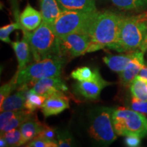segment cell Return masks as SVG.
Here are the masks:
<instances>
[{
  "instance_id": "9c48e42d",
  "label": "cell",
  "mask_w": 147,
  "mask_h": 147,
  "mask_svg": "<svg viewBox=\"0 0 147 147\" xmlns=\"http://www.w3.org/2000/svg\"><path fill=\"white\" fill-rule=\"evenodd\" d=\"M111 84V82L106 81L101 76L98 69L93 78L84 81H78L75 84L74 88L77 93L85 98L95 100L100 96L103 89Z\"/></svg>"
},
{
  "instance_id": "f1b7e54d",
  "label": "cell",
  "mask_w": 147,
  "mask_h": 147,
  "mask_svg": "<svg viewBox=\"0 0 147 147\" xmlns=\"http://www.w3.org/2000/svg\"><path fill=\"white\" fill-rule=\"evenodd\" d=\"M57 141L58 146L67 147L73 146V138L68 131H62L57 133Z\"/></svg>"
},
{
  "instance_id": "484cf974",
  "label": "cell",
  "mask_w": 147,
  "mask_h": 147,
  "mask_svg": "<svg viewBox=\"0 0 147 147\" xmlns=\"http://www.w3.org/2000/svg\"><path fill=\"white\" fill-rule=\"evenodd\" d=\"M16 22L12 23L9 25H5L1 27L0 29V39L5 43H11L10 39V35L12 32L16 29H21L23 30V27H22L21 23L19 21V17L16 16Z\"/></svg>"
},
{
  "instance_id": "9a60e30c",
  "label": "cell",
  "mask_w": 147,
  "mask_h": 147,
  "mask_svg": "<svg viewBox=\"0 0 147 147\" xmlns=\"http://www.w3.org/2000/svg\"><path fill=\"white\" fill-rule=\"evenodd\" d=\"M11 45L15 52L18 61V71L25 68L27 64L31 61V51L30 45L26 37L23 36L21 41L11 42Z\"/></svg>"
},
{
  "instance_id": "836d02e7",
  "label": "cell",
  "mask_w": 147,
  "mask_h": 147,
  "mask_svg": "<svg viewBox=\"0 0 147 147\" xmlns=\"http://www.w3.org/2000/svg\"><path fill=\"white\" fill-rule=\"evenodd\" d=\"M138 76L141 77V78L145 79L147 80V63L145 62L144 65H143L142 68L140 71V72L138 75Z\"/></svg>"
},
{
  "instance_id": "30bf717a",
  "label": "cell",
  "mask_w": 147,
  "mask_h": 147,
  "mask_svg": "<svg viewBox=\"0 0 147 147\" xmlns=\"http://www.w3.org/2000/svg\"><path fill=\"white\" fill-rule=\"evenodd\" d=\"M32 89L47 98L51 95L58 93H63L68 91V88L60 76L49 77L40 79L32 84Z\"/></svg>"
},
{
  "instance_id": "4fadbf2b",
  "label": "cell",
  "mask_w": 147,
  "mask_h": 147,
  "mask_svg": "<svg viewBox=\"0 0 147 147\" xmlns=\"http://www.w3.org/2000/svg\"><path fill=\"white\" fill-rule=\"evenodd\" d=\"M30 88L29 87L28 84L19 86L16 93L9 95L5 99L2 104H0L1 113L4 111H17L25 109V103L27 91Z\"/></svg>"
},
{
  "instance_id": "d6a6232c",
  "label": "cell",
  "mask_w": 147,
  "mask_h": 147,
  "mask_svg": "<svg viewBox=\"0 0 147 147\" xmlns=\"http://www.w3.org/2000/svg\"><path fill=\"white\" fill-rule=\"evenodd\" d=\"M141 138L137 136H127L125 139V143L130 147H137L140 145Z\"/></svg>"
},
{
  "instance_id": "5b68a950",
  "label": "cell",
  "mask_w": 147,
  "mask_h": 147,
  "mask_svg": "<svg viewBox=\"0 0 147 147\" xmlns=\"http://www.w3.org/2000/svg\"><path fill=\"white\" fill-rule=\"evenodd\" d=\"M113 120L117 136L147 137V118L144 114L121 107L114 109Z\"/></svg>"
},
{
  "instance_id": "8fae6325",
  "label": "cell",
  "mask_w": 147,
  "mask_h": 147,
  "mask_svg": "<svg viewBox=\"0 0 147 147\" xmlns=\"http://www.w3.org/2000/svg\"><path fill=\"white\" fill-rule=\"evenodd\" d=\"M144 53L140 51L134 52L133 58L127 65L123 71L119 73V79L121 84L124 87H128L136 78L140 71L144 65Z\"/></svg>"
},
{
  "instance_id": "f546056e",
  "label": "cell",
  "mask_w": 147,
  "mask_h": 147,
  "mask_svg": "<svg viewBox=\"0 0 147 147\" xmlns=\"http://www.w3.org/2000/svg\"><path fill=\"white\" fill-rule=\"evenodd\" d=\"M129 108L138 113L147 115V101L140 100L136 97L132 98L129 102Z\"/></svg>"
},
{
  "instance_id": "83f0119b",
  "label": "cell",
  "mask_w": 147,
  "mask_h": 147,
  "mask_svg": "<svg viewBox=\"0 0 147 147\" xmlns=\"http://www.w3.org/2000/svg\"><path fill=\"white\" fill-rule=\"evenodd\" d=\"M26 146L30 147H57V142L44 138L40 136H36L34 139L27 142Z\"/></svg>"
},
{
  "instance_id": "d6986e66",
  "label": "cell",
  "mask_w": 147,
  "mask_h": 147,
  "mask_svg": "<svg viewBox=\"0 0 147 147\" xmlns=\"http://www.w3.org/2000/svg\"><path fill=\"white\" fill-rule=\"evenodd\" d=\"M62 10L97 11L95 0H57Z\"/></svg>"
},
{
  "instance_id": "3957f363",
  "label": "cell",
  "mask_w": 147,
  "mask_h": 147,
  "mask_svg": "<svg viewBox=\"0 0 147 147\" xmlns=\"http://www.w3.org/2000/svg\"><path fill=\"white\" fill-rule=\"evenodd\" d=\"M22 31L23 36L28 40L33 57L36 61L50 58H63L59 38L55 34L52 25L42 21L40 26L32 32L26 29Z\"/></svg>"
},
{
  "instance_id": "7402d4cb",
  "label": "cell",
  "mask_w": 147,
  "mask_h": 147,
  "mask_svg": "<svg viewBox=\"0 0 147 147\" xmlns=\"http://www.w3.org/2000/svg\"><path fill=\"white\" fill-rule=\"evenodd\" d=\"M46 99L47 97L36 93L31 88L27 93L26 100L25 103V109L34 112L36 110L42 108Z\"/></svg>"
},
{
  "instance_id": "cb8c5ba5",
  "label": "cell",
  "mask_w": 147,
  "mask_h": 147,
  "mask_svg": "<svg viewBox=\"0 0 147 147\" xmlns=\"http://www.w3.org/2000/svg\"><path fill=\"white\" fill-rule=\"evenodd\" d=\"M98 70L97 68H95L92 70L89 67H80L74 70L71 73V77L77 81H84V80H91L95 76L97 71Z\"/></svg>"
},
{
  "instance_id": "7c38bea8",
  "label": "cell",
  "mask_w": 147,
  "mask_h": 147,
  "mask_svg": "<svg viewBox=\"0 0 147 147\" xmlns=\"http://www.w3.org/2000/svg\"><path fill=\"white\" fill-rule=\"evenodd\" d=\"M69 107V99L65 93H55L46 99L42 107V112L47 118L51 116L57 115Z\"/></svg>"
},
{
  "instance_id": "52a82bcc",
  "label": "cell",
  "mask_w": 147,
  "mask_h": 147,
  "mask_svg": "<svg viewBox=\"0 0 147 147\" xmlns=\"http://www.w3.org/2000/svg\"><path fill=\"white\" fill-rule=\"evenodd\" d=\"M67 62L63 58H50L36 61L18 71V87L25 84H33L40 79L60 76L63 64Z\"/></svg>"
},
{
  "instance_id": "4316f807",
  "label": "cell",
  "mask_w": 147,
  "mask_h": 147,
  "mask_svg": "<svg viewBox=\"0 0 147 147\" xmlns=\"http://www.w3.org/2000/svg\"><path fill=\"white\" fill-rule=\"evenodd\" d=\"M17 78L18 72L16 71L15 75L10 81L3 84L0 88V104H2L5 99L10 95V93L18 87Z\"/></svg>"
},
{
  "instance_id": "d4e9b609",
  "label": "cell",
  "mask_w": 147,
  "mask_h": 147,
  "mask_svg": "<svg viewBox=\"0 0 147 147\" xmlns=\"http://www.w3.org/2000/svg\"><path fill=\"white\" fill-rule=\"evenodd\" d=\"M1 137L5 140L8 146H19L23 145L22 134L20 127L13 129L3 134Z\"/></svg>"
},
{
  "instance_id": "2e32d148",
  "label": "cell",
  "mask_w": 147,
  "mask_h": 147,
  "mask_svg": "<svg viewBox=\"0 0 147 147\" xmlns=\"http://www.w3.org/2000/svg\"><path fill=\"white\" fill-rule=\"evenodd\" d=\"M46 126L47 125L42 124L38 120L36 116H34L33 118L25 121L20 127L23 144H27L34 139L46 127Z\"/></svg>"
},
{
  "instance_id": "44dd1931",
  "label": "cell",
  "mask_w": 147,
  "mask_h": 147,
  "mask_svg": "<svg viewBox=\"0 0 147 147\" xmlns=\"http://www.w3.org/2000/svg\"><path fill=\"white\" fill-rule=\"evenodd\" d=\"M130 91L132 97L147 101V80L137 76L130 84Z\"/></svg>"
},
{
  "instance_id": "e575fe53",
  "label": "cell",
  "mask_w": 147,
  "mask_h": 147,
  "mask_svg": "<svg viewBox=\"0 0 147 147\" xmlns=\"http://www.w3.org/2000/svg\"><path fill=\"white\" fill-rule=\"evenodd\" d=\"M0 146L1 147L8 146L6 141H5V140L3 138V137H1V138H0Z\"/></svg>"
},
{
  "instance_id": "5bb4252c",
  "label": "cell",
  "mask_w": 147,
  "mask_h": 147,
  "mask_svg": "<svg viewBox=\"0 0 147 147\" xmlns=\"http://www.w3.org/2000/svg\"><path fill=\"white\" fill-rule=\"evenodd\" d=\"M19 21L23 29L32 32L40 26L43 21V18L41 12H38L28 3L20 14Z\"/></svg>"
},
{
  "instance_id": "603a6c76",
  "label": "cell",
  "mask_w": 147,
  "mask_h": 147,
  "mask_svg": "<svg viewBox=\"0 0 147 147\" xmlns=\"http://www.w3.org/2000/svg\"><path fill=\"white\" fill-rule=\"evenodd\" d=\"M115 6L125 10H141L147 7V0H111Z\"/></svg>"
},
{
  "instance_id": "4dcf8cb0",
  "label": "cell",
  "mask_w": 147,
  "mask_h": 147,
  "mask_svg": "<svg viewBox=\"0 0 147 147\" xmlns=\"http://www.w3.org/2000/svg\"><path fill=\"white\" fill-rule=\"evenodd\" d=\"M18 111L19 110H17V111L1 112V115H0V131H2L9 121L17 115Z\"/></svg>"
},
{
  "instance_id": "6da1fadb",
  "label": "cell",
  "mask_w": 147,
  "mask_h": 147,
  "mask_svg": "<svg viewBox=\"0 0 147 147\" xmlns=\"http://www.w3.org/2000/svg\"><path fill=\"white\" fill-rule=\"evenodd\" d=\"M124 16L111 11L98 12L89 30L90 45L87 53L104 48L114 49L120 37Z\"/></svg>"
},
{
  "instance_id": "7a4b0ae2",
  "label": "cell",
  "mask_w": 147,
  "mask_h": 147,
  "mask_svg": "<svg viewBox=\"0 0 147 147\" xmlns=\"http://www.w3.org/2000/svg\"><path fill=\"white\" fill-rule=\"evenodd\" d=\"M113 50L119 53L147 51V12L124 16L120 37Z\"/></svg>"
},
{
  "instance_id": "ffe728a7",
  "label": "cell",
  "mask_w": 147,
  "mask_h": 147,
  "mask_svg": "<svg viewBox=\"0 0 147 147\" xmlns=\"http://www.w3.org/2000/svg\"><path fill=\"white\" fill-rule=\"evenodd\" d=\"M34 116H36V115L34 113V112L30 111V110H19L17 115L9 121L2 131H0L1 136H2L3 134L6 133L7 131H10L11 129L20 127L21 125L24 123L25 121L33 118Z\"/></svg>"
},
{
  "instance_id": "277c9868",
  "label": "cell",
  "mask_w": 147,
  "mask_h": 147,
  "mask_svg": "<svg viewBox=\"0 0 147 147\" xmlns=\"http://www.w3.org/2000/svg\"><path fill=\"white\" fill-rule=\"evenodd\" d=\"M114 108L100 106L90 111L88 122V133L97 144L109 146L117 139L114 129L113 113Z\"/></svg>"
},
{
  "instance_id": "8992f818",
  "label": "cell",
  "mask_w": 147,
  "mask_h": 147,
  "mask_svg": "<svg viewBox=\"0 0 147 147\" xmlns=\"http://www.w3.org/2000/svg\"><path fill=\"white\" fill-rule=\"evenodd\" d=\"M98 11L62 10L52 25L59 38L72 33L83 32L89 34L90 27Z\"/></svg>"
},
{
  "instance_id": "ac0fdd59",
  "label": "cell",
  "mask_w": 147,
  "mask_h": 147,
  "mask_svg": "<svg viewBox=\"0 0 147 147\" xmlns=\"http://www.w3.org/2000/svg\"><path fill=\"white\" fill-rule=\"evenodd\" d=\"M134 53V52L127 53L126 54L119 55H108L104 57L103 61L111 70L120 73L124 70L133 58Z\"/></svg>"
},
{
  "instance_id": "ba28073f",
  "label": "cell",
  "mask_w": 147,
  "mask_h": 147,
  "mask_svg": "<svg viewBox=\"0 0 147 147\" xmlns=\"http://www.w3.org/2000/svg\"><path fill=\"white\" fill-rule=\"evenodd\" d=\"M62 57L67 61L69 59L80 56L87 53L90 45L89 34L76 32L59 38Z\"/></svg>"
},
{
  "instance_id": "e0dca14e",
  "label": "cell",
  "mask_w": 147,
  "mask_h": 147,
  "mask_svg": "<svg viewBox=\"0 0 147 147\" xmlns=\"http://www.w3.org/2000/svg\"><path fill=\"white\" fill-rule=\"evenodd\" d=\"M43 21L53 25L61 13L62 9L57 0H39Z\"/></svg>"
},
{
  "instance_id": "1f68e13d",
  "label": "cell",
  "mask_w": 147,
  "mask_h": 147,
  "mask_svg": "<svg viewBox=\"0 0 147 147\" xmlns=\"http://www.w3.org/2000/svg\"><path fill=\"white\" fill-rule=\"evenodd\" d=\"M57 131L55 129L47 125L46 127L38 134V136L57 142Z\"/></svg>"
}]
</instances>
